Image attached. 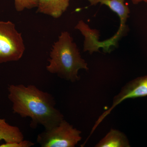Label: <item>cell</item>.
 Wrapping results in <instances>:
<instances>
[{
    "mask_svg": "<svg viewBox=\"0 0 147 147\" xmlns=\"http://www.w3.org/2000/svg\"><path fill=\"white\" fill-rule=\"evenodd\" d=\"M7 90L13 113L21 117H30L32 128L40 125L45 129H50L64 119L62 113L56 107L55 98L49 93L32 85H10Z\"/></svg>",
    "mask_w": 147,
    "mask_h": 147,
    "instance_id": "1",
    "label": "cell"
},
{
    "mask_svg": "<svg viewBox=\"0 0 147 147\" xmlns=\"http://www.w3.org/2000/svg\"><path fill=\"white\" fill-rule=\"evenodd\" d=\"M46 69L50 73L71 82L79 81V71L88 70V63L82 58L79 50L68 32L61 33L50 53Z\"/></svg>",
    "mask_w": 147,
    "mask_h": 147,
    "instance_id": "2",
    "label": "cell"
},
{
    "mask_svg": "<svg viewBox=\"0 0 147 147\" xmlns=\"http://www.w3.org/2000/svg\"><path fill=\"white\" fill-rule=\"evenodd\" d=\"M25 46L22 34L10 21H0V64L19 61Z\"/></svg>",
    "mask_w": 147,
    "mask_h": 147,
    "instance_id": "3",
    "label": "cell"
},
{
    "mask_svg": "<svg viewBox=\"0 0 147 147\" xmlns=\"http://www.w3.org/2000/svg\"><path fill=\"white\" fill-rule=\"evenodd\" d=\"M81 133L64 119L57 125L38 134L37 142L42 147H74L82 139Z\"/></svg>",
    "mask_w": 147,
    "mask_h": 147,
    "instance_id": "4",
    "label": "cell"
},
{
    "mask_svg": "<svg viewBox=\"0 0 147 147\" xmlns=\"http://www.w3.org/2000/svg\"><path fill=\"white\" fill-rule=\"evenodd\" d=\"M147 96V76L138 77L128 82L122 88L118 94L114 97L111 107L102 113L98 119L91 132H93L99 124L110 114L112 110L124 100L129 98Z\"/></svg>",
    "mask_w": 147,
    "mask_h": 147,
    "instance_id": "5",
    "label": "cell"
},
{
    "mask_svg": "<svg viewBox=\"0 0 147 147\" xmlns=\"http://www.w3.org/2000/svg\"><path fill=\"white\" fill-rule=\"evenodd\" d=\"M91 5H95L97 4L107 6L118 15L120 19V25L118 30L115 34L119 39L125 35L127 32L128 28L126 25L127 18L129 16L130 10L128 6L125 3V0H88Z\"/></svg>",
    "mask_w": 147,
    "mask_h": 147,
    "instance_id": "6",
    "label": "cell"
},
{
    "mask_svg": "<svg viewBox=\"0 0 147 147\" xmlns=\"http://www.w3.org/2000/svg\"><path fill=\"white\" fill-rule=\"evenodd\" d=\"M70 0H38L37 12L60 18L69 6Z\"/></svg>",
    "mask_w": 147,
    "mask_h": 147,
    "instance_id": "7",
    "label": "cell"
},
{
    "mask_svg": "<svg viewBox=\"0 0 147 147\" xmlns=\"http://www.w3.org/2000/svg\"><path fill=\"white\" fill-rule=\"evenodd\" d=\"M75 28L79 30L84 37V52L88 51L90 54L97 52L96 45L99 40V32L97 30L91 29L84 21L81 20Z\"/></svg>",
    "mask_w": 147,
    "mask_h": 147,
    "instance_id": "8",
    "label": "cell"
},
{
    "mask_svg": "<svg viewBox=\"0 0 147 147\" xmlns=\"http://www.w3.org/2000/svg\"><path fill=\"white\" fill-rule=\"evenodd\" d=\"M95 147H129L130 145L127 137L123 132L111 129Z\"/></svg>",
    "mask_w": 147,
    "mask_h": 147,
    "instance_id": "9",
    "label": "cell"
},
{
    "mask_svg": "<svg viewBox=\"0 0 147 147\" xmlns=\"http://www.w3.org/2000/svg\"><path fill=\"white\" fill-rule=\"evenodd\" d=\"M24 140V135L18 127L11 125L5 119L0 118V143L20 142Z\"/></svg>",
    "mask_w": 147,
    "mask_h": 147,
    "instance_id": "10",
    "label": "cell"
},
{
    "mask_svg": "<svg viewBox=\"0 0 147 147\" xmlns=\"http://www.w3.org/2000/svg\"><path fill=\"white\" fill-rule=\"evenodd\" d=\"M16 10L18 12L25 9H31L37 7L38 0H14Z\"/></svg>",
    "mask_w": 147,
    "mask_h": 147,
    "instance_id": "11",
    "label": "cell"
},
{
    "mask_svg": "<svg viewBox=\"0 0 147 147\" xmlns=\"http://www.w3.org/2000/svg\"><path fill=\"white\" fill-rule=\"evenodd\" d=\"M34 145L32 142L24 140L20 142L3 143L0 144V147H30Z\"/></svg>",
    "mask_w": 147,
    "mask_h": 147,
    "instance_id": "12",
    "label": "cell"
},
{
    "mask_svg": "<svg viewBox=\"0 0 147 147\" xmlns=\"http://www.w3.org/2000/svg\"><path fill=\"white\" fill-rule=\"evenodd\" d=\"M131 2L133 4H138L141 2H145L147 3V0H131Z\"/></svg>",
    "mask_w": 147,
    "mask_h": 147,
    "instance_id": "13",
    "label": "cell"
}]
</instances>
